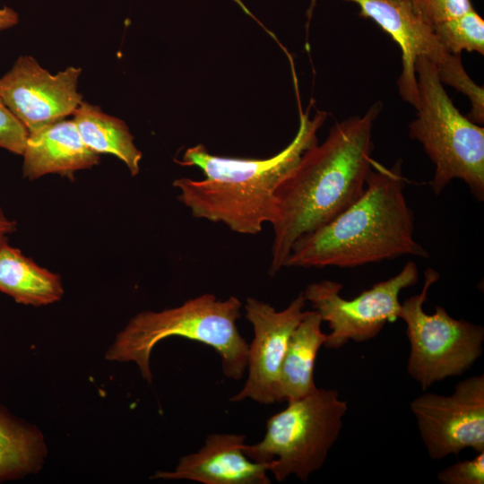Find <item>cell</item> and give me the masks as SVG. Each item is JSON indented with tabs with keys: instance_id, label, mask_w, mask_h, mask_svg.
Segmentation results:
<instances>
[{
	"instance_id": "cell-22",
	"label": "cell",
	"mask_w": 484,
	"mask_h": 484,
	"mask_svg": "<svg viewBox=\"0 0 484 484\" xmlns=\"http://www.w3.org/2000/svg\"><path fill=\"white\" fill-rule=\"evenodd\" d=\"M29 133L0 98V148L22 155Z\"/></svg>"
},
{
	"instance_id": "cell-1",
	"label": "cell",
	"mask_w": 484,
	"mask_h": 484,
	"mask_svg": "<svg viewBox=\"0 0 484 484\" xmlns=\"http://www.w3.org/2000/svg\"><path fill=\"white\" fill-rule=\"evenodd\" d=\"M380 111L378 102L363 116L335 124L279 186L271 223V275L285 267L298 238L333 220L361 195L375 162L372 131Z\"/></svg>"
},
{
	"instance_id": "cell-15",
	"label": "cell",
	"mask_w": 484,
	"mask_h": 484,
	"mask_svg": "<svg viewBox=\"0 0 484 484\" xmlns=\"http://www.w3.org/2000/svg\"><path fill=\"white\" fill-rule=\"evenodd\" d=\"M322 319L315 310H307L293 331L282 359L277 382L276 402H290L317 389L314 371L319 349L327 334L322 331Z\"/></svg>"
},
{
	"instance_id": "cell-5",
	"label": "cell",
	"mask_w": 484,
	"mask_h": 484,
	"mask_svg": "<svg viewBox=\"0 0 484 484\" xmlns=\"http://www.w3.org/2000/svg\"><path fill=\"white\" fill-rule=\"evenodd\" d=\"M419 101L409 135L419 142L435 165L436 194L461 179L479 202L484 200V128L465 117L443 87L436 65L427 57L415 62Z\"/></svg>"
},
{
	"instance_id": "cell-17",
	"label": "cell",
	"mask_w": 484,
	"mask_h": 484,
	"mask_svg": "<svg viewBox=\"0 0 484 484\" xmlns=\"http://www.w3.org/2000/svg\"><path fill=\"white\" fill-rule=\"evenodd\" d=\"M73 120L89 149L98 154L115 155L126 165L132 176L138 174L143 154L124 121L84 101L74 111Z\"/></svg>"
},
{
	"instance_id": "cell-24",
	"label": "cell",
	"mask_w": 484,
	"mask_h": 484,
	"mask_svg": "<svg viewBox=\"0 0 484 484\" xmlns=\"http://www.w3.org/2000/svg\"><path fill=\"white\" fill-rule=\"evenodd\" d=\"M16 229V222L9 220L0 209V237L12 233Z\"/></svg>"
},
{
	"instance_id": "cell-7",
	"label": "cell",
	"mask_w": 484,
	"mask_h": 484,
	"mask_svg": "<svg viewBox=\"0 0 484 484\" xmlns=\"http://www.w3.org/2000/svg\"><path fill=\"white\" fill-rule=\"evenodd\" d=\"M439 276L428 268L421 291L404 300L399 313L411 346L407 371L423 390L468 370L481 356L484 341L481 325L455 319L441 306L432 315L424 311L428 292Z\"/></svg>"
},
{
	"instance_id": "cell-20",
	"label": "cell",
	"mask_w": 484,
	"mask_h": 484,
	"mask_svg": "<svg viewBox=\"0 0 484 484\" xmlns=\"http://www.w3.org/2000/svg\"><path fill=\"white\" fill-rule=\"evenodd\" d=\"M416 13L432 28L473 9L471 0H410Z\"/></svg>"
},
{
	"instance_id": "cell-19",
	"label": "cell",
	"mask_w": 484,
	"mask_h": 484,
	"mask_svg": "<svg viewBox=\"0 0 484 484\" xmlns=\"http://www.w3.org/2000/svg\"><path fill=\"white\" fill-rule=\"evenodd\" d=\"M433 30L442 45L453 55H460L462 50L484 54V21L474 8Z\"/></svg>"
},
{
	"instance_id": "cell-6",
	"label": "cell",
	"mask_w": 484,
	"mask_h": 484,
	"mask_svg": "<svg viewBox=\"0 0 484 484\" xmlns=\"http://www.w3.org/2000/svg\"><path fill=\"white\" fill-rule=\"evenodd\" d=\"M347 411L338 391L317 387L271 416L264 438L245 443L243 452L251 460L267 464L268 472L279 482L290 475L307 481L326 461Z\"/></svg>"
},
{
	"instance_id": "cell-11",
	"label": "cell",
	"mask_w": 484,
	"mask_h": 484,
	"mask_svg": "<svg viewBox=\"0 0 484 484\" xmlns=\"http://www.w3.org/2000/svg\"><path fill=\"white\" fill-rule=\"evenodd\" d=\"M305 306L303 292L280 311L257 298H246V318L253 326L254 338L248 344L247 378L231 402L251 399L260 404L276 402L282 359L293 331L307 312Z\"/></svg>"
},
{
	"instance_id": "cell-9",
	"label": "cell",
	"mask_w": 484,
	"mask_h": 484,
	"mask_svg": "<svg viewBox=\"0 0 484 484\" xmlns=\"http://www.w3.org/2000/svg\"><path fill=\"white\" fill-rule=\"evenodd\" d=\"M432 460L471 448L484 451V375L460 381L451 395L423 393L411 402Z\"/></svg>"
},
{
	"instance_id": "cell-23",
	"label": "cell",
	"mask_w": 484,
	"mask_h": 484,
	"mask_svg": "<svg viewBox=\"0 0 484 484\" xmlns=\"http://www.w3.org/2000/svg\"><path fill=\"white\" fill-rule=\"evenodd\" d=\"M19 22L18 13L12 8H0V30L11 28Z\"/></svg>"
},
{
	"instance_id": "cell-18",
	"label": "cell",
	"mask_w": 484,
	"mask_h": 484,
	"mask_svg": "<svg viewBox=\"0 0 484 484\" xmlns=\"http://www.w3.org/2000/svg\"><path fill=\"white\" fill-rule=\"evenodd\" d=\"M46 452L39 429L0 404V483L38 472Z\"/></svg>"
},
{
	"instance_id": "cell-12",
	"label": "cell",
	"mask_w": 484,
	"mask_h": 484,
	"mask_svg": "<svg viewBox=\"0 0 484 484\" xmlns=\"http://www.w3.org/2000/svg\"><path fill=\"white\" fill-rule=\"evenodd\" d=\"M347 1L358 4L359 15L373 20L400 47L402 73L397 82L399 92L402 99L417 108L416 59L427 57L440 73L460 55H453L445 49L434 30L416 13L410 0Z\"/></svg>"
},
{
	"instance_id": "cell-13",
	"label": "cell",
	"mask_w": 484,
	"mask_h": 484,
	"mask_svg": "<svg viewBox=\"0 0 484 484\" xmlns=\"http://www.w3.org/2000/svg\"><path fill=\"white\" fill-rule=\"evenodd\" d=\"M246 436L209 435L196 452L184 455L171 471H157L152 480H187L203 484H270L267 464L243 452Z\"/></svg>"
},
{
	"instance_id": "cell-14",
	"label": "cell",
	"mask_w": 484,
	"mask_h": 484,
	"mask_svg": "<svg viewBox=\"0 0 484 484\" xmlns=\"http://www.w3.org/2000/svg\"><path fill=\"white\" fill-rule=\"evenodd\" d=\"M23 156V176L30 180L50 173L72 177L99 161L82 142L73 120L51 124L29 134Z\"/></svg>"
},
{
	"instance_id": "cell-2",
	"label": "cell",
	"mask_w": 484,
	"mask_h": 484,
	"mask_svg": "<svg viewBox=\"0 0 484 484\" xmlns=\"http://www.w3.org/2000/svg\"><path fill=\"white\" fill-rule=\"evenodd\" d=\"M327 113L318 111L313 118L300 111L298 132L281 151L267 159H239L211 154L203 144L188 148L182 166L201 169L204 179L177 178V199L192 215L226 225L234 232L256 235L264 224L272 223L275 194L293 171L304 152L318 143L317 132Z\"/></svg>"
},
{
	"instance_id": "cell-3",
	"label": "cell",
	"mask_w": 484,
	"mask_h": 484,
	"mask_svg": "<svg viewBox=\"0 0 484 484\" xmlns=\"http://www.w3.org/2000/svg\"><path fill=\"white\" fill-rule=\"evenodd\" d=\"M402 160L374 162L361 195L324 226L296 240L285 267L354 268L403 255L428 258L414 238V215L404 189Z\"/></svg>"
},
{
	"instance_id": "cell-16",
	"label": "cell",
	"mask_w": 484,
	"mask_h": 484,
	"mask_svg": "<svg viewBox=\"0 0 484 484\" xmlns=\"http://www.w3.org/2000/svg\"><path fill=\"white\" fill-rule=\"evenodd\" d=\"M6 241L0 247V291L24 305L58 301L64 293L60 276L39 266Z\"/></svg>"
},
{
	"instance_id": "cell-21",
	"label": "cell",
	"mask_w": 484,
	"mask_h": 484,
	"mask_svg": "<svg viewBox=\"0 0 484 484\" xmlns=\"http://www.w3.org/2000/svg\"><path fill=\"white\" fill-rule=\"evenodd\" d=\"M436 479L443 484H484V451L443 469Z\"/></svg>"
},
{
	"instance_id": "cell-25",
	"label": "cell",
	"mask_w": 484,
	"mask_h": 484,
	"mask_svg": "<svg viewBox=\"0 0 484 484\" xmlns=\"http://www.w3.org/2000/svg\"><path fill=\"white\" fill-rule=\"evenodd\" d=\"M6 241V238L5 237H0V247L2 246V244Z\"/></svg>"
},
{
	"instance_id": "cell-10",
	"label": "cell",
	"mask_w": 484,
	"mask_h": 484,
	"mask_svg": "<svg viewBox=\"0 0 484 484\" xmlns=\"http://www.w3.org/2000/svg\"><path fill=\"white\" fill-rule=\"evenodd\" d=\"M81 72L70 66L52 74L32 56H21L0 78V98L33 134L73 115L82 101L77 91Z\"/></svg>"
},
{
	"instance_id": "cell-4",
	"label": "cell",
	"mask_w": 484,
	"mask_h": 484,
	"mask_svg": "<svg viewBox=\"0 0 484 484\" xmlns=\"http://www.w3.org/2000/svg\"><path fill=\"white\" fill-rule=\"evenodd\" d=\"M241 301L235 296L220 300L204 293L162 311L135 315L118 333L106 359L134 362L142 376L151 383L150 357L154 346L178 336L212 348L220 356L223 375L240 380L246 369L248 343L240 334Z\"/></svg>"
},
{
	"instance_id": "cell-8",
	"label": "cell",
	"mask_w": 484,
	"mask_h": 484,
	"mask_svg": "<svg viewBox=\"0 0 484 484\" xmlns=\"http://www.w3.org/2000/svg\"><path fill=\"white\" fill-rule=\"evenodd\" d=\"M418 281V267L409 261L396 275L374 284L351 299L342 298V284L331 280L308 284L303 294L331 330L324 346L336 350L350 341L371 340L386 323L395 322L401 309L400 292Z\"/></svg>"
}]
</instances>
